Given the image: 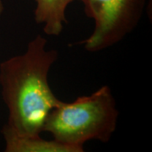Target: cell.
<instances>
[{
  "label": "cell",
  "mask_w": 152,
  "mask_h": 152,
  "mask_svg": "<svg viewBox=\"0 0 152 152\" xmlns=\"http://www.w3.org/2000/svg\"><path fill=\"white\" fill-rule=\"evenodd\" d=\"M46 46L47 39L37 35L24 53L0 64L1 94L9 111L3 129L18 135H40L49 113L61 102L48 82L58 53Z\"/></svg>",
  "instance_id": "6da1fadb"
},
{
  "label": "cell",
  "mask_w": 152,
  "mask_h": 152,
  "mask_svg": "<svg viewBox=\"0 0 152 152\" xmlns=\"http://www.w3.org/2000/svg\"><path fill=\"white\" fill-rule=\"evenodd\" d=\"M117 108L110 87L104 86L72 102H60L47 117L42 132L57 141L84 151V144L91 140L108 142L118 123Z\"/></svg>",
  "instance_id": "7a4b0ae2"
},
{
  "label": "cell",
  "mask_w": 152,
  "mask_h": 152,
  "mask_svg": "<svg viewBox=\"0 0 152 152\" xmlns=\"http://www.w3.org/2000/svg\"><path fill=\"white\" fill-rule=\"evenodd\" d=\"M95 27L89 37L78 44L91 53L107 49L123 41L139 25L146 0H80Z\"/></svg>",
  "instance_id": "3957f363"
},
{
  "label": "cell",
  "mask_w": 152,
  "mask_h": 152,
  "mask_svg": "<svg viewBox=\"0 0 152 152\" xmlns=\"http://www.w3.org/2000/svg\"><path fill=\"white\" fill-rule=\"evenodd\" d=\"M6 152H80L75 147L55 140H46L41 135L21 136L3 129Z\"/></svg>",
  "instance_id": "277c9868"
},
{
  "label": "cell",
  "mask_w": 152,
  "mask_h": 152,
  "mask_svg": "<svg viewBox=\"0 0 152 152\" xmlns=\"http://www.w3.org/2000/svg\"><path fill=\"white\" fill-rule=\"evenodd\" d=\"M75 0H36L35 21L43 24V31L47 35L59 36L64 25L67 24L66 9Z\"/></svg>",
  "instance_id": "5b68a950"
},
{
  "label": "cell",
  "mask_w": 152,
  "mask_h": 152,
  "mask_svg": "<svg viewBox=\"0 0 152 152\" xmlns=\"http://www.w3.org/2000/svg\"><path fill=\"white\" fill-rule=\"evenodd\" d=\"M3 11H4V4H3V1L0 0V15L3 14Z\"/></svg>",
  "instance_id": "8992f818"
}]
</instances>
